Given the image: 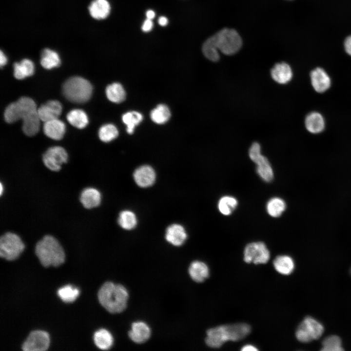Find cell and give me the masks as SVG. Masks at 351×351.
<instances>
[{
  "label": "cell",
  "instance_id": "obj_1",
  "mask_svg": "<svg viewBox=\"0 0 351 351\" xmlns=\"http://www.w3.org/2000/svg\"><path fill=\"white\" fill-rule=\"evenodd\" d=\"M251 331L250 326L246 323L220 325L207 331L205 342L211 348H219L227 341H238L244 339Z\"/></svg>",
  "mask_w": 351,
  "mask_h": 351
},
{
  "label": "cell",
  "instance_id": "obj_2",
  "mask_svg": "<svg viewBox=\"0 0 351 351\" xmlns=\"http://www.w3.org/2000/svg\"><path fill=\"white\" fill-rule=\"evenodd\" d=\"M128 296V291L123 286L112 282L104 283L98 293L101 305L112 313H119L125 309Z\"/></svg>",
  "mask_w": 351,
  "mask_h": 351
},
{
  "label": "cell",
  "instance_id": "obj_3",
  "mask_svg": "<svg viewBox=\"0 0 351 351\" xmlns=\"http://www.w3.org/2000/svg\"><path fill=\"white\" fill-rule=\"evenodd\" d=\"M35 254L41 265L57 267L65 260L64 250L58 241L50 235H45L36 244Z\"/></svg>",
  "mask_w": 351,
  "mask_h": 351
},
{
  "label": "cell",
  "instance_id": "obj_4",
  "mask_svg": "<svg viewBox=\"0 0 351 351\" xmlns=\"http://www.w3.org/2000/svg\"><path fill=\"white\" fill-rule=\"evenodd\" d=\"M62 93L70 101L83 103L91 98L93 87L88 80L82 77L75 76L70 78L64 82Z\"/></svg>",
  "mask_w": 351,
  "mask_h": 351
},
{
  "label": "cell",
  "instance_id": "obj_5",
  "mask_svg": "<svg viewBox=\"0 0 351 351\" xmlns=\"http://www.w3.org/2000/svg\"><path fill=\"white\" fill-rule=\"evenodd\" d=\"M37 110L36 104L32 98L21 97L6 107L4 112V119L9 123L15 122L20 118L23 120L37 112Z\"/></svg>",
  "mask_w": 351,
  "mask_h": 351
},
{
  "label": "cell",
  "instance_id": "obj_6",
  "mask_svg": "<svg viewBox=\"0 0 351 351\" xmlns=\"http://www.w3.org/2000/svg\"><path fill=\"white\" fill-rule=\"evenodd\" d=\"M213 36L219 50L225 55H234L241 47V39L234 29L225 28Z\"/></svg>",
  "mask_w": 351,
  "mask_h": 351
},
{
  "label": "cell",
  "instance_id": "obj_7",
  "mask_svg": "<svg viewBox=\"0 0 351 351\" xmlns=\"http://www.w3.org/2000/svg\"><path fill=\"white\" fill-rule=\"evenodd\" d=\"M24 249V245L17 234L8 232L0 238V256L7 260L17 259Z\"/></svg>",
  "mask_w": 351,
  "mask_h": 351
},
{
  "label": "cell",
  "instance_id": "obj_8",
  "mask_svg": "<svg viewBox=\"0 0 351 351\" xmlns=\"http://www.w3.org/2000/svg\"><path fill=\"white\" fill-rule=\"evenodd\" d=\"M322 324L315 319L307 316L298 326L295 336L302 343H308L319 338L324 332Z\"/></svg>",
  "mask_w": 351,
  "mask_h": 351
},
{
  "label": "cell",
  "instance_id": "obj_9",
  "mask_svg": "<svg viewBox=\"0 0 351 351\" xmlns=\"http://www.w3.org/2000/svg\"><path fill=\"white\" fill-rule=\"evenodd\" d=\"M251 159L256 165V172L261 178L266 182L271 181L273 177V172L268 159L261 154L259 144L254 142L249 151Z\"/></svg>",
  "mask_w": 351,
  "mask_h": 351
},
{
  "label": "cell",
  "instance_id": "obj_10",
  "mask_svg": "<svg viewBox=\"0 0 351 351\" xmlns=\"http://www.w3.org/2000/svg\"><path fill=\"white\" fill-rule=\"evenodd\" d=\"M270 257V252L262 242H253L248 244L244 250V260L247 263L265 264Z\"/></svg>",
  "mask_w": 351,
  "mask_h": 351
},
{
  "label": "cell",
  "instance_id": "obj_11",
  "mask_svg": "<svg viewBox=\"0 0 351 351\" xmlns=\"http://www.w3.org/2000/svg\"><path fill=\"white\" fill-rule=\"evenodd\" d=\"M68 155L66 150L60 146L49 148L43 154L42 160L45 166L50 170L57 172L61 165L67 162Z\"/></svg>",
  "mask_w": 351,
  "mask_h": 351
},
{
  "label": "cell",
  "instance_id": "obj_12",
  "mask_svg": "<svg viewBox=\"0 0 351 351\" xmlns=\"http://www.w3.org/2000/svg\"><path fill=\"white\" fill-rule=\"evenodd\" d=\"M50 338L47 332L42 331H34L29 333L22 345L24 351H43L49 347Z\"/></svg>",
  "mask_w": 351,
  "mask_h": 351
},
{
  "label": "cell",
  "instance_id": "obj_13",
  "mask_svg": "<svg viewBox=\"0 0 351 351\" xmlns=\"http://www.w3.org/2000/svg\"><path fill=\"white\" fill-rule=\"evenodd\" d=\"M62 109V105L59 101L52 100L41 105L37 110L40 120L46 122L58 118Z\"/></svg>",
  "mask_w": 351,
  "mask_h": 351
},
{
  "label": "cell",
  "instance_id": "obj_14",
  "mask_svg": "<svg viewBox=\"0 0 351 351\" xmlns=\"http://www.w3.org/2000/svg\"><path fill=\"white\" fill-rule=\"evenodd\" d=\"M136 184L142 188L152 186L156 180V175L154 169L150 166L145 165L137 168L133 174Z\"/></svg>",
  "mask_w": 351,
  "mask_h": 351
},
{
  "label": "cell",
  "instance_id": "obj_15",
  "mask_svg": "<svg viewBox=\"0 0 351 351\" xmlns=\"http://www.w3.org/2000/svg\"><path fill=\"white\" fill-rule=\"evenodd\" d=\"M311 79L314 89L318 93L327 91L331 86V80L330 77L324 70L317 68L311 73Z\"/></svg>",
  "mask_w": 351,
  "mask_h": 351
},
{
  "label": "cell",
  "instance_id": "obj_16",
  "mask_svg": "<svg viewBox=\"0 0 351 351\" xmlns=\"http://www.w3.org/2000/svg\"><path fill=\"white\" fill-rule=\"evenodd\" d=\"M151 335V330L148 325L142 321L134 322L129 332L130 338L136 343L146 342Z\"/></svg>",
  "mask_w": 351,
  "mask_h": 351
},
{
  "label": "cell",
  "instance_id": "obj_17",
  "mask_svg": "<svg viewBox=\"0 0 351 351\" xmlns=\"http://www.w3.org/2000/svg\"><path fill=\"white\" fill-rule=\"evenodd\" d=\"M187 237L184 227L178 224L169 226L166 231L165 238L171 244L176 246L182 245Z\"/></svg>",
  "mask_w": 351,
  "mask_h": 351
},
{
  "label": "cell",
  "instance_id": "obj_18",
  "mask_svg": "<svg viewBox=\"0 0 351 351\" xmlns=\"http://www.w3.org/2000/svg\"><path fill=\"white\" fill-rule=\"evenodd\" d=\"M43 129L46 136L58 140L63 137L65 132V125L62 121L57 118L44 122Z\"/></svg>",
  "mask_w": 351,
  "mask_h": 351
},
{
  "label": "cell",
  "instance_id": "obj_19",
  "mask_svg": "<svg viewBox=\"0 0 351 351\" xmlns=\"http://www.w3.org/2000/svg\"><path fill=\"white\" fill-rule=\"evenodd\" d=\"M101 194L97 189L89 187L81 192L79 200L83 207L88 209L95 208L101 202Z\"/></svg>",
  "mask_w": 351,
  "mask_h": 351
},
{
  "label": "cell",
  "instance_id": "obj_20",
  "mask_svg": "<svg viewBox=\"0 0 351 351\" xmlns=\"http://www.w3.org/2000/svg\"><path fill=\"white\" fill-rule=\"evenodd\" d=\"M271 74L273 79L280 84H286L292 77L291 67L285 62L276 63L271 69Z\"/></svg>",
  "mask_w": 351,
  "mask_h": 351
},
{
  "label": "cell",
  "instance_id": "obj_21",
  "mask_svg": "<svg viewBox=\"0 0 351 351\" xmlns=\"http://www.w3.org/2000/svg\"><path fill=\"white\" fill-rule=\"evenodd\" d=\"M191 278L195 282H203L209 276V269L204 262L194 261L191 263L188 270Z\"/></svg>",
  "mask_w": 351,
  "mask_h": 351
},
{
  "label": "cell",
  "instance_id": "obj_22",
  "mask_svg": "<svg viewBox=\"0 0 351 351\" xmlns=\"http://www.w3.org/2000/svg\"><path fill=\"white\" fill-rule=\"evenodd\" d=\"M111 7L107 0H94L89 7L91 16L97 20L106 19L109 15Z\"/></svg>",
  "mask_w": 351,
  "mask_h": 351
},
{
  "label": "cell",
  "instance_id": "obj_23",
  "mask_svg": "<svg viewBox=\"0 0 351 351\" xmlns=\"http://www.w3.org/2000/svg\"><path fill=\"white\" fill-rule=\"evenodd\" d=\"M305 126L308 131L317 134L321 132L325 127V121L322 116L314 112L309 114L305 118Z\"/></svg>",
  "mask_w": 351,
  "mask_h": 351
},
{
  "label": "cell",
  "instance_id": "obj_24",
  "mask_svg": "<svg viewBox=\"0 0 351 351\" xmlns=\"http://www.w3.org/2000/svg\"><path fill=\"white\" fill-rule=\"evenodd\" d=\"M14 76L18 79H22L31 76L34 73V64L29 59L24 58L20 62H15L13 65Z\"/></svg>",
  "mask_w": 351,
  "mask_h": 351
},
{
  "label": "cell",
  "instance_id": "obj_25",
  "mask_svg": "<svg viewBox=\"0 0 351 351\" xmlns=\"http://www.w3.org/2000/svg\"><path fill=\"white\" fill-rule=\"evenodd\" d=\"M273 264L276 271L283 275L291 274L294 269L292 258L286 255L276 256L273 261Z\"/></svg>",
  "mask_w": 351,
  "mask_h": 351
},
{
  "label": "cell",
  "instance_id": "obj_26",
  "mask_svg": "<svg viewBox=\"0 0 351 351\" xmlns=\"http://www.w3.org/2000/svg\"><path fill=\"white\" fill-rule=\"evenodd\" d=\"M106 95L110 101L116 103L122 102L126 98L124 88L121 84L117 82L113 83L107 86Z\"/></svg>",
  "mask_w": 351,
  "mask_h": 351
},
{
  "label": "cell",
  "instance_id": "obj_27",
  "mask_svg": "<svg viewBox=\"0 0 351 351\" xmlns=\"http://www.w3.org/2000/svg\"><path fill=\"white\" fill-rule=\"evenodd\" d=\"M94 341L97 347L106 350L112 347L113 344V337L108 331L101 329L95 332Z\"/></svg>",
  "mask_w": 351,
  "mask_h": 351
},
{
  "label": "cell",
  "instance_id": "obj_28",
  "mask_svg": "<svg viewBox=\"0 0 351 351\" xmlns=\"http://www.w3.org/2000/svg\"><path fill=\"white\" fill-rule=\"evenodd\" d=\"M40 64L43 68L50 69L58 67L60 64V60L57 52L45 48L42 50L41 54Z\"/></svg>",
  "mask_w": 351,
  "mask_h": 351
},
{
  "label": "cell",
  "instance_id": "obj_29",
  "mask_svg": "<svg viewBox=\"0 0 351 351\" xmlns=\"http://www.w3.org/2000/svg\"><path fill=\"white\" fill-rule=\"evenodd\" d=\"M68 121L73 126L82 129L88 123L87 116L85 112L80 109H73L66 116Z\"/></svg>",
  "mask_w": 351,
  "mask_h": 351
},
{
  "label": "cell",
  "instance_id": "obj_30",
  "mask_svg": "<svg viewBox=\"0 0 351 351\" xmlns=\"http://www.w3.org/2000/svg\"><path fill=\"white\" fill-rule=\"evenodd\" d=\"M40 120L37 110V112L22 120V129L23 133L29 136L35 135L39 132Z\"/></svg>",
  "mask_w": 351,
  "mask_h": 351
},
{
  "label": "cell",
  "instance_id": "obj_31",
  "mask_svg": "<svg viewBox=\"0 0 351 351\" xmlns=\"http://www.w3.org/2000/svg\"><path fill=\"white\" fill-rule=\"evenodd\" d=\"M150 117L152 121L156 124H164L170 118L171 112L167 105L160 104L152 110Z\"/></svg>",
  "mask_w": 351,
  "mask_h": 351
},
{
  "label": "cell",
  "instance_id": "obj_32",
  "mask_svg": "<svg viewBox=\"0 0 351 351\" xmlns=\"http://www.w3.org/2000/svg\"><path fill=\"white\" fill-rule=\"evenodd\" d=\"M219 49L213 36L208 39L202 46V52L205 57L212 61H217L219 58Z\"/></svg>",
  "mask_w": 351,
  "mask_h": 351
},
{
  "label": "cell",
  "instance_id": "obj_33",
  "mask_svg": "<svg viewBox=\"0 0 351 351\" xmlns=\"http://www.w3.org/2000/svg\"><path fill=\"white\" fill-rule=\"evenodd\" d=\"M286 203L283 199L279 197H273L267 203L266 210L268 214L273 217L280 216L285 211Z\"/></svg>",
  "mask_w": 351,
  "mask_h": 351
},
{
  "label": "cell",
  "instance_id": "obj_34",
  "mask_svg": "<svg viewBox=\"0 0 351 351\" xmlns=\"http://www.w3.org/2000/svg\"><path fill=\"white\" fill-rule=\"evenodd\" d=\"M238 205L237 199L232 196L225 195L222 196L218 201V209L223 215L231 214L235 209Z\"/></svg>",
  "mask_w": 351,
  "mask_h": 351
},
{
  "label": "cell",
  "instance_id": "obj_35",
  "mask_svg": "<svg viewBox=\"0 0 351 351\" xmlns=\"http://www.w3.org/2000/svg\"><path fill=\"white\" fill-rule=\"evenodd\" d=\"M118 223L125 230H130L134 229L137 224L136 214L129 210H124L120 212L118 218Z\"/></svg>",
  "mask_w": 351,
  "mask_h": 351
},
{
  "label": "cell",
  "instance_id": "obj_36",
  "mask_svg": "<svg viewBox=\"0 0 351 351\" xmlns=\"http://www.w3.org/2000/svg\"><path fill=\"white\" fill-rule=\"evenodd\" d=\"M122 121L127 126L126 130L128 134L134 132L135 126L138 125L143 119L142 114L136 111H130L123 114Z\"/></svg>",
  "mask_w": 351,
  "mask_h": 351
},
{
  "label": "cell",
  "instance_id": "obj_37",
  "mask_svg": "<svg viewBox=\"0 0 351 351\" xmlns=\"http://www.w3.org/2000/svg\"><path fill=\"white\" fill-rule=\"evenodd\" d=\"M118 131L113 124H107L102 126L98 131V136L103 142H109L117 137Z\"/></svg>",
  "mask_w": 351,
  "mask_h": 351
},
{
  "label": "cell",
  "instance_id": "obj_38",
  "mask_svg": "<svg viewBox=\"0 0 351 351\" xmlns=\"http://www.w3.org/2000/svg\"><path fill=\"white\" fill-rule=\"evenodd\" d=\"M321 351H341L344 349L340 337L337 335H330L326 337L322 343Z\"/></svg>",
  "mask_w": 351,
  "mask_h": 351
},
{
  "label": "cell",
  "instance_id": "obj_39",
  "mask_svg": "<svg viewBox=\"0 0 351 351\" xmlns=\"http://www.w3.org/2000/svg\"><path fill=\"white\" fill-rule=\"evenodd\" d=\"M58 294L64 302L68 303L75 301L79 294V291L77 288L68 285L60 288L58 291Z\"/></svg>",
  "mask_w": 351,
  "mask_h": 351
},
{
  "label": "cell",
  "instance_id": "obj_40",
  "mask_svg": "<svg viewBox=\"0 0 351 351\" xmlns=\"http://www.w3.org/2000/svg\"><path fill=\"white\" fill-rule=\"evenodd\" d=\"M153 27V22L152 20L146 19L143 23L141 26L142 31L144 32L150 31Z\"/></svg>",
  "mask_w": 351,
  "mask_h": 351
},
{
  "label": "cell",
  "instance_id": "obj_41",
  "mask_svg": "<svg viewBox=\"0 0 351 351\" xmlns=\"http://www.w3.org/2000/svg\"><path fill=\"white\" fill-rule=\"evenodd\" d=\"M345 49L346 52L351 56V36L348 37L344 42Z\"/></svg>",
  "mask_w": 351,
  "mask_h": 351
},
{
  "label": "cell",
  "instance_id": "obj_42",
  "mask_svg": "<svg viewBox=\"0 0 351 351\" xmlns=\"http://www.w3.org/2000/svg\"><path fill=\"white\" fill-rule=\"evenodd\" d=\"M158 23L160 25L165 26L168 23V19L164 16H161L158 19Z\"/></svg>",
  "mask_w": 351,
  "mask_h": 351
},
{
  "label": "cell",
  "instance_id": "obj_43",
  "mask_svg": "<svg viewBox=\"0 0 351 351\" xmlns=\"http://www.w3.org/2000/svg\"><path fill=\"white\" fill-rule=\"evenodd\" d=\"M7 61V58L5 56V55L3 54V53L2 52L1 50H0V67H2L3 66L5 65Z\"/></svg>",
  "mask_w": 351,
  "mask_h": 351
},
{
  "label": "cell",
  "instance_id": "obj_44",
  "mask_svg": "<svg viewBox=\"0 0 351 351\" xmlns=\"http://www.w3.org/2000/svg\"><path fill=\"white\" fill-rule=\"evenodd\" d=\"M241 351H258V349L254 346L251 344L245 345L243 346L241 349Z\"/></svg>",
  "mask_w": 351,
  "mask_h": 351
},
{
  "label": "cell",
  "instance_id": "obj_45",
  "mask_svg": "<svg viewBox=\"0 0 351 351\" xmlns=\"http://www.w3.org/2000/svg\"><path fill=\"white\" fill-rule=\"evenodd\" d=\"M155 12L152 10H148L146 13L147 19L149 20H152L155 18Z\"/></svg>",
  "mask_w": 351,
  "mask_h": 351
},
{
  "label": "cell",
  "instance_id": "obj_46",
  "mask_svg": "<svg viewBox=\"0 0 351 351\" xmlns=\"http://www.w3.org/2000/svg\"><path fill=\"white\" fill-rule=\"evenodd\" d=\"M2 189H3V188H2V184H1V183H0V194H1V195L2 194Z\"/></svg>",
  "mask_w": 351,
  "mask_h": 351
},
{
  "label": "cell",
  "instance_id": "obj_47",
  "mask_svg": "<svg viewBox=\"0 0 351 351\" xmlns=\"http://www.w3.org/2000/svg\"></svg>",
  "mask_w": 351,
  "mask_h": 351
}]
</instances>
